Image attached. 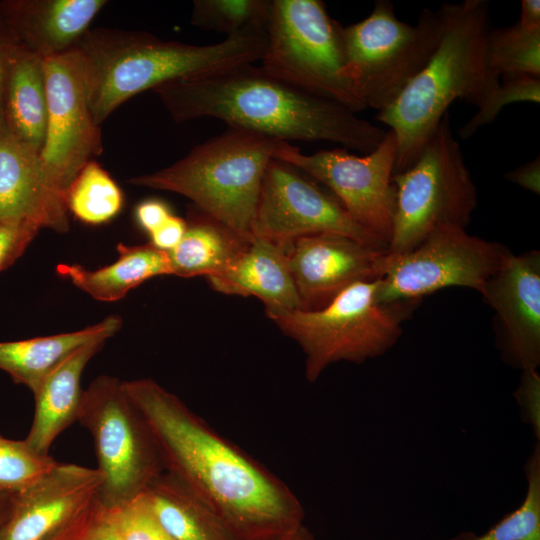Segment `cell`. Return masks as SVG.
Returning <instances> with one entry per match:
<instances>
[{
    "label": "cell",
    "instance_id": "6da1fadb",
    "mask_svg": "<svg viewBox=\"0 0 540 540\" xmlns=\"http://www.w3.org/2000/svg\"><path fill=\"white\" fill-rule=\"evenodd\" d=\"M123 385L164 470L205 502L238 540H267L303 525V507L288 486L175 394L152 379Z\"/></svg>",
    "mask_w": 540,
    "mask_h": 540
},
{
    "label": "cell",
    "instance_id": "7a4b0ae2",
    "mask_svg": "<svg viewBox=\"0 0 540 540\" xmlns=\"http://www.w3.org/2000/svg\"><path fill=\"white\" fill-rule=\"evenodd\" d=\"M176 122L216 118L279 141H327L362 154L385 137L346 106L292 86L254 63L152 90Z\"/></svg>",
    "mask_w": 540,
    "mask_h": 540
},
{
    "label": "cell",
    "instance_id": "3957f363",
    "mask_svg": "<svg viewBox=\"0 0 540 540\" xmlns=\"http://www.w3.org/2000/svg\"><path fill=\"white\" fill-rule=\"evenodd\" d=\"M440 10L444 28L434 53L397 99L376 115L396 137L394 174L415 162L452 102L461 99L480 108L500 83L485 62L489 2L445 3Z\"/></svg>",
    "mask_w": 540,
    "mask_h": 540
},
{
    "label": "cell",
    "instance_id": "277c9868",
    "mask_svg": "<svg viewBox=\"0 0 540 540\" xmlns=\"http://www.w3.org/2000/svg\"><path fill=\"white\" fill-rule=\"evenodd\" d=\"M76 48L85 64L90 110L101 126L122 103L145 90L260 61L266 32L193 45L165 41L146 32L90 28Z\"/></svg>",
    "mask_w": 540,
    "mask_h": 540
},
{
    "label": "cell",
    "instance_id": "5b68a950",
    "mask_svg": "<svg viewBox=\"0 0 540 540\" xmlns=\"http://www.w3.org/2000/svg\"><path fill=\"white\" fill-rule=\"evenodd\" d=\"M279 142L228 127L175 163L128 182L183 195L201 211L251 239L263 177Z\"/></svg>",
    "mask_w": 540,
    "mask_h": 540
},
{
    "label": "cell",
    "instance_id": "8992f818",
    "mask_svg": "<svg viewBox=\"0 0 540 540\" xmlns=\"http://www.w3.org/2000/svg\"><path fill=\"white\" fill-rule=\"evenodd\" d=\"M378 280L358 282L318 310L296 309L269 318L302 348L305 375L314 382L332 363L361 364L391 349L420 303H380Z\"/></svg>",
    "mask_w": 540,
    "mask_h": 540
},
{
    "label": "cell",
    "instance_id": "52a82bcc",
    "mask_svg": "<svg viewBox=\"0 0 540 540\" xmlns=\"http://www.w3.org/2000/svg\"><path fill=\"white\" fill-rule=\"evenodd\" d=\"M444 28L440 8L421 11L415 25L399 20L394 5L378 0L365 19L342 26V77L363 107L390 106L424 67Z\"/></svg>",
    "mask_w": 540,
    "mask_h": 540
},
{
    "label": "cell",
    "instance_id": "ba28073f",
    "mask_svg": "<svg viewBox=\"0 0 540 540\" xmlns=\"http://www.w3.org/2000/svg\"><path fill=\"white\" fill-rule=\"evenodd\" d=\"M395 207L388 252L409 251L442 226L465 228L477 189L446 113L415 162L393 175Z\"/></svg>",
    "mask_w": 540,
    "mask_h": 540
},
{
    "label": "cell",
    "instance_id": "9c48e42d",
    "mask_svg": "<svg viewBox=\"0 0 540 540\" xmlns=\"http://www.w3.org/2000/svg\"><path fill=\"white\" fill-rule=\"evenodd\" d=\"M341 30L320 0H272L260 66L305 92L362 111L342 77Z\"/></svg>",
    "mask_w": 540,
    "mask_h": 540
},
{
    "label": "cell",
    "instance_id": "30bf717a",
    "mask_svg": "<svg viewBox=\"0 0 540 540\" xmlns=\"http://www.w3.org/2000/svg\"><path fill=\"white\" fill-rule=\"evenodd\" d=\"M78 422L93 438L103 509L136 498L165 471L144 418L118 378L100 375L89 384Z\"/></svg>",
    "mask_w": 540,
    "mask_h": 540
},
{
    "label": "cell",
    "instance_id": "8fae6325",
    "mask_svg": "<svg viewBox=\"0 0 540 540\" xmlns=\"http://www.w3.org/2000/svg\"><path fill=\"white\" fill-rule=\"evenodd\" d=\"M508 251L505 245L470 235L465 228L439 227L409 251L389 253L387 269L378 281L377 300L420 302L448 287L479 292Z\"/></svg>",
    "mask_w": 540,
    "mask_h": 540
},
{
    "label": "cell",
    "instance_id": "7c38bea8",
    "mask_svg": "<svg viewBox=\"0 0 540 540\" xmlns=\"http://www.w3.org/2000/svg\"><path fill=\"white\" fill-rule=\"evenodd\" d=\"M396 156L397 141L391 130L373 151L361 156L345 148L305 154L284 141L274 153V158L329 188L353 220L387 246L395 207L392 178Z\"/></svg>",
    "mask_w": 540,
    "mask_h": 540
},
{
    "label": "cell",
    "instance_id": "4fadbf2b",
    "mask_svg": "<svg viewBox=\"0 0 540 540\" xmlns=\"http://www.w3.org/2000/svg\"><path fill=\"white\" fill-rule=\"evenodd\" d=\"M320 233L342 234L388 249L356 223L335 196L320 189L296 167L273 158L263 177L252 236L287 250L296 239Z\"/></svg>",
    "mask_w": 540,
    "mask_h": 540
},
{
    "label": "cell",
    "instance_id": "5bb4252c",
    "mask_svg": "<svg viewBox=\"0 0 540 540\" xmlns=\"http://www.w3.org/2000/svg\"><path fill=\"white\" fill-rule=\"evenodd\" d=\"M44 70L48 119L40 159L53 182L66 193L79 171L102 153L101 127L90 110L79 49L44 59Z\"/></svg>",
    "mask_w": 540,
    "mask_h": 540
},
{
    "label": "cell",
    "instance_id": "9a60e30c",
    "mask_svg": "<svg viewBox=\"0 0 540 540\" xmlns=\"http://www.w3.org/2000/svg\"><path fill=\"white\" fill-rule=\"evenodd\" d=\"M479 293L493 309L502 359L521 371L540 365V252L506 253Z\"/></svg>",
    "mask_w": 540,
    "mask_h": 540
},
{
    "label": "cell",
    "instance_id": "2e32d148",
    "mask_svg": "<svg viewBox=\"0 0 540 540\" xmlns=\"http://www.w3.org/2000/svg\"><path fill=\"white\" fill-rule=\"evenodd\" d=\"M286 254L302 310L321 309L351 285L381 279L389 262L388 249L337 233L300 237Z\"/></svg>",
    "mask_w": 540,
    "mask_h": 540
},
{
    "label": "cell",
    "instance_id": "e0dca14e",
    "mask_svg": "<svg viewBox=\"0 0 540 540\" xmlns=\"http://www.w3.org/2000/svg\"><path fill=\"white\" fill-rule=\"evenodd\" d=\"M103 478L97 468L58 463L28 488L11 495L0 540H51L94 500Z\"/></svg>",
    "mask_w": 540,
    "mask_h": 540
},
{
    "label": "cell",
    "instance_id": "ac0fdd59",
    "mask_svg": "<svg viewBox=\"0 0 540 540\" xmlns=\"http://www.w3.org/2000/svg\"><path fill=\"white\" fill-rule=\"evenodd\" d=\"M66 193L50 178L40 154L0 131V221L69 230Z\"/></svg>",
    "mask_w": 540,
    "mask_h": 540
},
{
    "label": "cell",
    "instance_id": "d6986e66",
    "mask_svg": "<svg viewBox=\"0 0 540 540\" xmlns=\"http://www.w3.org/2000/svg\"><path fill=\"white\" fill-rule=\"evenodd\" d=\"M105 0H3L0 18L42 59L77 47Z\"/></svg>",
    "mask_w": 540,
    "mask_h": 540
},
{
    "label": "cell",
    "instance_id": "ffe728a7",
    "mask_svg": "<svg viewBox=\"0 0 540 540\" xmlns=\"http://www.w3.org/2000/svg\"><path fill=\"white\" fill-rule=\"evenodd\" d=\"M207 279L221 293L259 298L268 317L301 309L286 249L259 237L225 272Z\"/></svg>",
    "mask_w": 540,
    "mask_h": 540
},
{
    "label": "cell",
    "instance_id": "44dd1931",
    "mask_svg": "<svg viewBox=\"0 0 540 540\" xmlns=\"http://www.w3.org/2000/svg\"><path fill=\"white\" fill-rule=\"evenodd\" d=\"M104 344V341L92 342L76 350L33 393L34 416L25 441L37 453L49 455L57 436L78 421L84 393L80 383L82 373Z\"/></svg>",
    "mask_w": 540,
    "mask_h": 540
},
{
    "label": "cell",
    "instance_id": "7402d4cb",
    "mask_svg": "<svg viewBox=\"0 0 540 540\" xmlns=\"http://www.w3.org/2000/svg\"><path fill=\"white\" fill-rule=\"evenodd\" d=\"M119 316L78 331L26 340L0 342V369L17 384L34 393L43 380L79 348L97 341L106 342L121 328Z\"/></svg>",
    "mask_w": 540,
    "mask_h": 540
},
{
    "label": "cell",
    "instance_id": "603a6c76",
    "mask_svg": "<svg viewBox=\"0 0 540 540\" xmlns=\"http://www.w3.org/2000/svg\"><path fill=\"white\" fill-rule=\"evenodd\" d=\"M3 115L9 133L22 145L40 154L48 119L44 59L21 43L9 68Z\"/></svg>",
    "mask_w": 540,
    "mask_h": 540
},
{
    "label": "cell",
    "instance_id": "cb8c5ba5",
    "mask_svg": "<svg viewBox=\"0 0 540 540\" xmlns=\"http://www.w3.org/2000/svg\"><path fill=\"white\" fill-rule=\"evenodd\" d=\"M180 243L168 252L172 275L214 277L225 272L250 240L192 205Z\"/></svg>",
    "mask_w": 540,
    "mask_h": 540
},
{
    "label": "cell",
    "instance_id": "d4e9b609",
    "mask_svg": "<svg viewBox=\"0 0 540 540\" xmlns=\"http://www.w3.org/2000/svg\"><path fill=\"white\" fill-rule=\"evenodd\" d=\"M142 495L171 540H238L205 502L166 471Z\"/></svg>",
    "mask_w": 540,
    "mask_h": 540
},
{
    "label": "cell",
    "instance_id": "484cf974",
    "mask_svg": "<svg viewBox=\"0 0 540 540\" xmlns=\"http://www.w3.org/2000/svg\"><path fill=\"white\" fill-rule=\"evenodd\" d=\"M118 259L110 265L89 270L78 264H59L57 273L98 301L122 299L131 289L152 277L172 275L168 252L150 242L118 244Z\"/></svg>",
    "mask_w": 540,
    "mask_h": 540
},
{
    "label": "cell",
    "instance_id": "4316f807",
    "mask_svg": "<svg viewBox=\"0 0 540 540\" xmlns=\"http://www.w3.org/2000/svg\"><path fill=\"white\" fill-rule=\"evenodd\" d=\"M68 211L86 224L98 225L112 220L124 204L120 187L95 160L77 174L66 192Z\"/></svg>",
    "mask_w": 540,
    "mask_h": 540
},
{
    "label": "cell",
    "instance_id": "83f0119b",
    "mask_svg": "<svg viewBox=\"0 0 540 540\" xmlns=\"http://www.w3.org/2000/svg\"><path fill=\"white\" fill-rule=\"evenodd\" d=\"M485 62L498 77L530 75L540 77V27L491 29L485 43Z\"/></svg>",
    "mask_w": 540,
    "mask_h": 540
},
{
    "label": "cell",
    "instance_id": "f1b7e54d",
    "mask_svg": "<svg viewBox=\"0 0 540 540\" xmlns=\"http://www.w3.org/2000/svg\"><path fill=\"white\" fill-rule=\"evenodd\" d=\"M526 494L514 511L482 534L462 531L448 540H540V445L525 463Z\"/></svg>",
    "mask_w": 540,
    "mask_h": 540
},
{
    "label": "cell",
    "instance_id": "f546056e",
    "mask_svg": "<svg viewBox=\"0 0 540 540\" xmlns=\"http://www.w3.org/2000/svg\"><path fill=\"white\" fill-rule=\"evenodd\" d=\"M271 3L269 0H196L192 25L221 32L226 37L248 32H266Z\"/></svg>",
    "mask_w": 540,
    "mask_h": 540
},
{
    "label": "cell",
    "instance_id": "4dcf8cb0",
    "mask_svg": "<svg viewBox=\"0 0 540 540\" xmlns=\"http://www.w3.org/2000/svg\"><path fill=\"white\" fill-rule=\"evenodd\" d=\"M59 462L41 455L24 440L0 434V492L15 494L36 483Z\"/></svg>",
    "mask_w": 540,
    "mask_h": 540
},
{
    "label": "cell",
    "instance_id": "1f68e13d",
    "mask_svg": "<svg viewBox=\"0 0 540 540\" xmlns=\"http://www.w3.org/2000/svg\"><path fill=\"white\" fill-rule=\"evenodd\" d=\"M515 102H540V77L530 75L500 78L498 87L490 94L476 114L458 130L462 139L474 135L478 129L493 122L502 108Z\"/></svg>",
    "mask_w": 540,
    "mask_h": 540
},
{
    "label": "cell",
    "instance_id": "d6a6232c",
    "mask_svg": "<svg viewBox=\"0 0 540 540\" xmlns=\"http://www.w3.org/2000/svg\"><path fill=\"white\" fill-rule=\"evenodd\" d=\"M105 516L118 540H171L150 510L142 494Z\"/></svg>",
    "mask_w": 540,
    "mask_h": 540
},
{
    "label": "cell",
    "instance_id": "836d02e7",
    "mask_svg": "<svg viewBox=\"0 0 540 540\" xmlns=\"http://www.w3.org/2000/svg\"><path fill=\"white\" fill-rule=\"evenodd\" d=\"M51 540H118L96 499Z\"/></svg>",
    "mask_w": 540,
    "mask_h": 540
},
{
    "label": "cell",
    "instance_id": "e575fe53",
    "mask_svg": "<svg viewBox=\"0 0 540 540\" xmlns=\"http://www.w3.org/2000/svg\"><path fill=\"white\" fill-rule=\"evenodd\" d=\"M39 231L30 224L0 221V271L11 266L25 252Z\"/></svg>",
    "mask_w": 540,
    "mask_h": 540
},
{
    "label": "cell",
    "instance_id": "d590c367",
    "mask_svg": "<svg viewBox=\"0 0 540 540\" xmlns=\"http://www.w3.org/2000/svg\"><path fill=\"white\" fill-rule=\"evenodd\" d=\"M19 40L0 18V131L7 129L4 122L3 104L9 68Z\"/></svg>",
    "mask_w": 540,
    "mask_h": 540
},
{
    "label": "cell",
    "instance_id": "8d00e7d4",
    "mask_svg": "<svg viewBox=\"0 0 540 540\" xmlns=\"http://www.w3.org/2000/svg\"><path fill=\"white\" fill-rule=\"evenodd\" d=\"M186 227V220L171 214L163 224L149 234L150 243L160 250L169 252L180 243Z\"/></svg>",
    "mask_w": 540,
    "mask_h": 540
},
{
    "label": "cell",
    "instance_id": "74e56055",
    "mask_svg": "<svg viewBox=\"0 0 540 540\" xmlns=\"http://www.w3.org/2000/svg\"><path fill=\"white\" fill-rule=\"evenodd\" d=\"M171 214L168 206L159 200L141 202L135 210L138 224L148 234L163 224Z\"/></svg>",
    "mask_w": 540,
    "mask_h": 540
},
{
    "label": "cell",
    "instance_id": "f35d334b",
    "mask_svg": "<svg viewBox=\"0 0 540 540\" xmlns=\"http://www.w3.org/2000/svg\"><path fill=\"white\" fill-rule=\"evenodd\" d=\"M505 179L536 194H540V157L522 164L505 174Z\"/></svg>",
    "mask_w": 540,
    "mask_h": 540
},
{
    "label": "cell",
    "instance_id": "ab89813d",
    "mask_svg": "<svg viewBox=\"0 0 540 540\" xmlns=\"http://www.w3.org/2000/svg\"><path fill=\"white\" fill-rule=\"evenodd\" d=\"M516 23L523 28L540 27V1L522 0L520 17Z\"/></svg>",
    "mask_w": 540,
    "mask_h": 540
},
{
    "label": "cell",
    "instance_id": "60d3db41",
    "mask_svg": "<svg viewBox=\"0 0 540 540\" xmlns=\"http://www.w3.org/2000/svg\"><path fill=\"white\" fill-rule=\"evenodd\" d=\"M313 538V535L308 529L304 525H301L288 533L267 540H313Z\"/></svg>",
    "mask_w": 540,
    "mask_h": 540
},
{
    "label": "cell",
    "instance_id": "b9f144b4",
    "mask_svg": "<svg viewBox=\"0 0 540 540\" xmlns=\"http://www.w3.org/2000/svg\"><path fill=\"white\" fill-rule=\"evenodd\" d=\"M11 495L12 494L0 492V527L8 512L10 501H11Z\"/></svg>",
    "mask_w": 540,
    "mask_h": 540
},
{
    "label": "cell",
    "instance_id": "7bdbcfd3",
    "mask_svg": "<svg viewBox=\"0 0 540 540\" xmlns=\"http://www.w3.org/2000/svg\"><path fill=\"white\" fill-rule=\"evenodd\" d=\"M313 540H316L315 538H313Z\"/></svg>",
    "mask_w": 540,
    "mask_h": 540
}]
</instances>
